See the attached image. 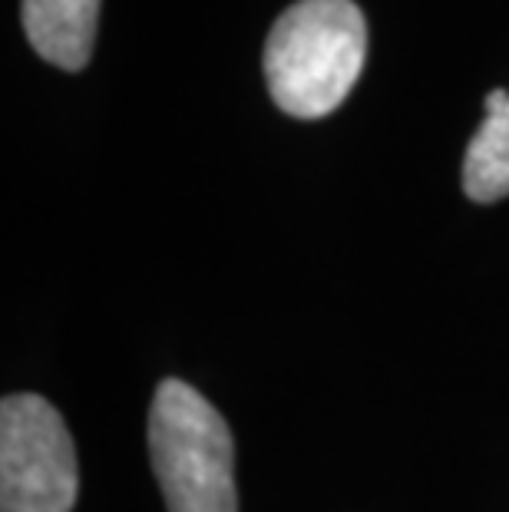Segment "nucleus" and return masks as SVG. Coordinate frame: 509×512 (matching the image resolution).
<instances>
[{"instance_id":"nucleus-2","label":"nucleus","mask_w":509,"mask_h":512,"mask_svg":"<svg viewBox=\"0 0 509 512\" xmlns=\"http://www.w3.org/2000/svg\"><path fill=\"white\" fill-rule=\"evenodd\" d=\"M149 453L169 512H238L229 423L199 390L182 380L156 387Z\"/></svg>"},{"instance_id":"nucleus-4","label":"nucleus","mask_w":509,"mask_h":512,"mask_svg":"<svg viewBox=\"0 0 509 512\" xmlns=\"http://www.w3.org/2000/svg\"><path fill=\"white\" fill-rule=\"evenodd\" d=\"M20 20L43 60L77 73L93 57L100 0H20Z\"/></svg>"},{"instance_id":"nucleus-5","label":"nucleus","mask_w":509,"mask_h":512,"mask_svg":"<svg viewBox=\"0 0 509 512\" xmlns=\"http://www.w3.org/2000/svg\"><path fill=\"white\" fill-rule=\"evenodd\" d=\"M463 192L473 202H500L509 195V93L490 90L486 116L463 156Z\"/></svg>"},{"instance_id":"nucleus-3","label":"nucleus","mask_w":509,"mask_h":512,"mask_svg":"<svg viewBox=\"0 0 509 512\" xmlns=\"http://www.w3.org/2000/svg\"><path fill=\"white\" fill-rule=\"evenodd\" d=\"M77 450L67 423L37 394L0 407V512H73Z\"/></svg>"},{"instance_id":"nucleus-1","label":"nucleus","mask_w":509,"mask_h":512,"mask_svg":"<svg viewBox=\"0 0 509 512\" xmlns=\"http://www.w3.org/2000/svg\"><path fill=\"white\" fill-rule=\"evenodd\" d=\"M367 57V24L354 0H298L265 43V80L281 113L321 119L348 100Z\"/></svg>"}]
</instances>
